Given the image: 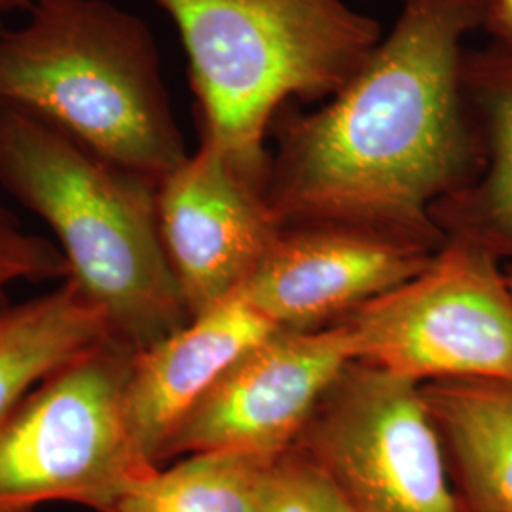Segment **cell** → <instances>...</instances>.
Returning a JSON list of instances; mask_svg holds the SVG:
<instances>
[{
  "label": "cell",
  "instance_id": "obj_1",
  "mask_svg": "<svg viewBox=\"0 0 512 512\" xmlns=\"http://www.w3.org/2000/svg\"><path fill=\"white\" fill-rule=\"evenodd\" d=\"M486 0H403L365 65L317 110L289 105L270 135L266 200L281 228L336 224L440 247V202L484 165L465 88Z\"/></svg>",
  "mask_w": 512,
  "mask_h": 512
},
{
  "label": "cell",
  "instance_id": "obj_2",
  "mask_svg": "<svg viewBox=\"0 0 512 512\" xmlns=\"http://www.w3.org/2000/svg\"><path fill=\"white\" fill-rule=\"evenodd\" d=\"M188 59L200 143L266 192L275 116L340 92L384 38L348 0H154Z\"/></svg>",
  "mask_w": 512,
  "mask_h": 512
},
{
  "label": "cell",
  "instance_id": "obj_3",
  "mask_svg": "<svg viewBox=\"0 0 512 512\" xmlns=\"http://www.w3.org/2000/svg\"><path fill=\"white\" fill-rule=\"evenodd\" d=\"M0 188L44 220L71 279L133 351L190 321L165 255L158 183L37 116L0 105Z\"/></svg>",
  "mask_w": 512,
  "mask_h": 512
},
{
  "label": "cell",
  "instance_id": "obj_4",
  "mask_svg": "<svg viewBox=\"0 0 512 512\" xmlns=\"http://www.w3.org/2000/svg\"><path fill=\"white\" fill-rule=\"evenodd\" d=\"M0 105L160 183L188 158L150 27L109 0H42L0 31Z\"/></svg>",
  "mask_w": 512,
  "mask_h": 512
},
{
  "label": "cell",
  "instance_id": "obj_5",
  "mask_svg": "<svg viewBox=\"0 0 512 512\" xmlns=\"http://www.w3.org/2000/svg\"><path fill=\"white\" fill-rule=\"evenodd\" d=\"M137 351L109 338L59 368L0 421V512L73 503L109 512L156 469L131 439L124 391Z\"/></svg>",
  "mask_w": 512,
  "mask_h": 512
},
{
  "label": "cell",
  "instance_id": "obj_6",
  "mask_svg": "<svg viewBox=\"0 0 512 512\" xmlns=\"http://www.w3.org/2000/svg\"><path fill=\"white\" fill-rule=\"evenodd\" d=\"M338 323L357 361L408 382H512L505 266L471 239L446 238L420 275Z\"/></svg>",
  "mask_w": 512,
  "mask_h": 512
},
{
  "label": "cell",
  "instance_id": "obj_7",
  "mask_svg": "<svg viewBox=\"0 0 512 512\" xmlns=\"http://www.w3.org/2000/svg\"><path fill=\"white\" fill-rule=\"evenodd\" d=\"M293 448L351 512H463L421 385L355 361L317 404Z\"/></svg>",
  "mask_w": 512,
  "mask_h": 512
},
{
  "label": "cell",
  "instance_id": "obj_8",
  "mask_svg": "<svg viewBox=\"0 0 512 512\" xmlns=\"http://www.w3.org/2000/svg\"><path fill=\"white\" fill-rule=\"evenodd\" d=\"M355 361L342 323L277 330L245 353L186 416L165 446L162 465L215 450L279 458Z\"/></svg>",
  "mask_w": 512,
  "mask_h": 512
},
{
  "label": "cell",
  "instance_id": "obj_9",
  "mask_svg": "<svg viewBox=\"0 0 512 512\" xmlns=\"http://www.w3.org/2000/svg\"><path fill=\"white\" fill-rule=\"evenodd\" d=\"M158 220L190 319L238 294L281 232L266 192L205 143L158 183Z\"/></svg>",
  "mask_w": 512,
  "mask_h": 512
},
{
  "label": "cell",
  "instance_id": "obj_10",
  "mask_svg": "<svg viewBox=\"0 0 512 512\" xmlns=\"http://www.w3.org/2000/svg\"><path fill=\"white\" fill-rule=\"evenodd\" d=\"M439 249L355 226H287L239 294L279 330L323 329L420 275Z\"/></svg>",
  "mask_w": 512,
  "mask_h": 512
},
{
  "label": "cell",
  "instance_id": "obj_11",
  "mask_svg": "<svg viewBox=\"0 0 512 512\" xmlns=\"http://www.w3.org/2000/svg\"><path fill=\"white\" fill-rule=\"evenodd\" d=\"M277 330L238 293L137 351L124 391V416L139 454L162 467L165 446L186 416L245 353Z\"/></svg>",
  "mask_w": 512,
  "mask_h": 512
},
{
  "label": "cell",
  "instance_id": "obj_12",
  "mask_svg": "<svg viewBox=\"0 0 512 512\" xmlns=\"http://www.w3.org/2000/svg\"><path fill=\"white\" fill-rule=\"evenodd\" d=\"M465 88L484 141L475 181L440 202L433 219L446 238H465L512 260V52L488 44L465 55Z\"/></svg>",
  "mask_w": 512,
  "mask_h": 512
},
{
  "label": "cell",
  "instance_id": "obj_13",
  "mask_svg": "<svg viewBox=\"0 0 512 512\" xmlns=\"http://www.w3.org/2000/svg\"><path fill=\"white\" fill-rule=\"evenodd\" d=\"M463 512H512V382L421 385Z\"/></svg>",
  "mask_w": 512,
  "mask_h": 512
},
{
  "label": "cell",
  "instance_id": "obj_14",
  "mask_svg": "<svg viewBox=\"0 0 512 512\" xmlns=\"http://www.w3.org/2000/svg\"><path fill=\"white\" fill-rule=\"evenodd\" d=\"M112 338L109 319L73 279L0 311V421L59 368Z\"/></svg>",
  "mask_w": 512,
  "mask_h": 512
},
{
  "label": "cell",
  "instance_id": "obj_15",
  "mask_svg": "<svg viewBox=\"0 0 512 512\" xmlns=\"http://www.w3.org/2000/svg\"><path fill=\"white\" fill-rule=\"evenodd\" d=\"M277 458L215 450L131 480L109 512H258Z\"/></svg>",
  "mask_w": 512,
  "mask_h": 512
},
{
  "label": "cell",
  "instance_id": "obj_16",
  "mask_svg": "<svg viewBox=\"0 0 512 512\" xmlns=\"http://www.w3.org/2000/svg\"><path fill=\"white\" fill-rule=\"evenodd\" d=\"M2 194L0 188V311L8 306V291L14 285L61 283L71 275L69 262L57 243L25 230Z\"/></svg>",
  "mask_w": 512,
  "mask_h": 512
},
{
  "label": "cell",
  "instance_id": "obj_17",
  "mask_svg": "<svg viewBox=\"0 0 512 512\" xmlns=\"http://www.w3.org/2000/svg\"><path fill=\"white\" fill-rule=\"evenodd\" d=\"M258 512H351L334 482L300 450L275 459Z\"/></svg>",
  "mask_w": 512,
  "mask_h": 512
},
{
  "label": "cell",
  "instance_id": "obj_18",
  "mask_svg": "<svg viewBox=\"0 0 512 512\" xmlns=\"http://www.w3.org/2000/svg\"><path fill=\"white\" fill-rule=\"evenodd\" d=\"M484 33L490 42L512 52V0H486Z\"/></svg>",
  "mask_w": 512,
  "mask_h": 512
},
{
  "label": "cell",
  "instance_id": "obj_19",
  "mask_svg": "<svg viewBox=\"0 0 512 512\" xmlns=\"http://www.w3.org/2000/svg\"><path fill=\"white\" fill-rule=\"evenodd\" d=\"M42 0H0V12H16V10H33Z\"/></svg>",
  "mask_w": 512,
  "mask_h": 512
},
{
  "label": "cell",
  "instance_id": "obj_20",
  "mask_svg": "<svg viewBox=\"0 0 512 512\" xmlns=\"http://www.w3.org/2000/svg\"><path fill=\"white\" fill-rule=\"evenodd\" d=\"M505 275H507V281H509V287L512 291V260H509V264L505 266Z\"/></svg>",
  "mask_w": 512,
  "mask_h": 512
},
{
  "label": "cell",
  "instance_id": "obj_21",
  "mask_svg": "<svg viewBox=\"0 0 512 512\" xmlns=\"http://www.w3.org/2000/svg\"><path fill=\"white\" fill-rule=\"evenodd\" d=\"M2 29H4V25H2V21H0V31H2Z\"/></svg>",
  "mask_w": 512,
  "mask_h": 512
}]
</instances>
